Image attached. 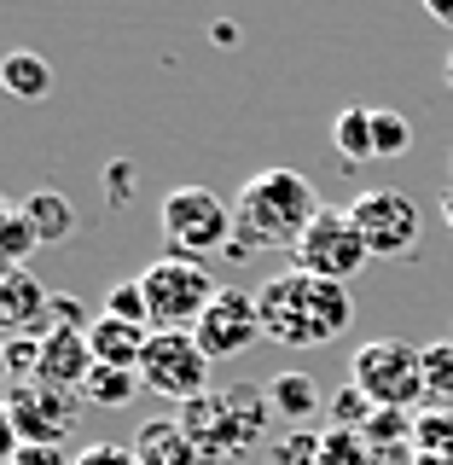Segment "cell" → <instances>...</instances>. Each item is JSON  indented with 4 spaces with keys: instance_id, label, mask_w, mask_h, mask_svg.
Wrapping results in <instances>:
<instances>
[{
    "instance_id": "obj_1",
    "label": "cell",
    "mask_w": 453,
    "mask_h": 465,
    "mask_svg": "<svg viewBox=\"0 0 453 465\" xmlns=\"http://www.w3.org/2000/svg\"><path fill=\"white\" fill-rule=\"evenodd\" d=\"M256 309H261V338L285 343V349L338 343L349 331V320H355L349 285L314 280V273H302V268H285V273H273V280H261Z\"/></svg>"
},
{
    "instance_id": "obj_27",
    "label": "cell",
    "mask_w": 453,
    "mask_h": 465,
    "mask_svg": "<svg viewBox=\"0 0 453 465\" xmlns=\"http://www.w3.org/2000/svg\"><path fill=\"white\" fill-rule=\"evenodd\" d=\"M105 314H116V320H128V326H145V331H152V309H145V291H140V280L116 285L111 297H105Z\"/></svg>"
},
{
    "instance_id": "obj_34",
    "label": "cell",
    "mask_w": 453,
    "mask_h": 465,
    "mask_svg": "<svg viewBox=\"0 0 453 465\" xmlns=\"http://www.w3.org/2000/svg\"><path fill=\"white\" fill-rule=\"evenodd\" d=\"M6 215H12V203H6V193H0V222H6Z\"/></svg>"
},
{
    "instance_id": "obj_18",
    "label": "cell",
    "mask_w": 453,
    "mask_h": 465,
    "mask_svg": "<svg viewBox=\"0 0 453 465\" xmlns=\"http://www.w3.org/2000/svg\"><path fill=\"white\" fill-rule=\"evenodd\" d=\"M331 145H338V157H349V163H367L372 152V111L367 105H343L338 116H331Z\"/></svg>"
},
{
    "instance_id": "obj_17",
    "label": "cell",
    "mask_w": 453,
    "mask_h": 465,
    "mask_svg": "<svg viewBox=\"0 0 453 465\" xmlns=\"http://www.w3.org/2000/svg\"><path fill=\"white\" fill-rule=\"evenodd\" d=\"M268 401H273V419H291V430H297V419H314L320 407H326L314 372H280L268 384Z\"/></svg>"
},
{
    "instance_id": "obj_28",
    "label": "cell",
    "mask_w": 453,
    "mask_h": 465,
    "mask_svg": "<svg viewBox=\"0 0 453 465\" xmlns=\"http://www.w3.org/2000/svg\"><path fill=\"white\" fill-rule=\"evenodd\" d=\"M76 465H134V448H116V442H87Z\"/></svg>"
},
{
    "instance_id": "obj_9",
    "label": "cell",
    "mask_w": 453,
    "mask_h": 465,
    "mask_svg": "<svg viewBox=\"0 0 453 465\" xmlns=\"http://www.w3.org/2000/svg\"><path fill=\"white\" fill-rule=\"evenodd\" d=\"M349 215H355V227H360L372 256H407L419 244V227H425V210L407 193H396V186H367V193L349 203Z\"/></svg>"
},
{
    "instance_id": "obj_2",
    "label": "cell",
    "mask_w": 453,
    "mask_h": 465,
    "mask_svg": "<svg viewBox=\"0 0 453 465\" xmlns=\"http://www.w3.org/2000/svg\"><path fill=\"white\" fill-rule=\"evenodd\" d=\"M320 198L314 181L302 169H256L251 181L239 186V203H232V256L244 251H297L302 232L314 227Z\"/></svg>"
},
{
    "instance_id": "obj_10",
    "label": "cell",
    "mask_w": 453,
    "mask_h": 465,
    "mask_svg": "<svg viewBox=\"0 0 453 465\" xmlns=\"http://www.w3.org/2000/svg\"><path fill=\"white\" fill-rule=\"evenodd\" d=\"M12 425H18V442H35V448H64V436L76 430V413H82V396L76 390H53V384H12Z\"/></svg>"
},
{
    "instance_id": "obj_29",
    "label": "cell",
    "mask_w": 453,
    "mask_h": 465,
    "mask_svg": "<svg viewBox=\"0 0 453 465\" xmlns=\"http://www.w3.org/2000/svg\"><path fill=\"white\" fill-rule=\"evenodd\" d=\"M6 465H76V460H70L64 448H35V442H24Z\"/></svg>"
},
{
    "instance_id": "obj_35",
    "label": "cell",
    "mask_w": 453,
    "mask_h": 465,
    "mask_svg": "<svg viewBox=\"0 0 453 465\" xmlns=\"http://www.w3.org/2000/svg\"><path fill=\"white\" fill-rule=\"evenodd\" d=\"M442 76H448V87H453V53H448V70H442Z\"/></svg>"
},
{
    "instance_id": "obj_21",
    "label": "cell",
    "mask_w": 453,
    "mask_h": 465,
    "mask_svg": "<svg viewBox=\"0 0 453 465\" xmlns=\"http://www.w3.org/2000/svg\"><path fill=\"white\" fill-rule=\"evenodd\" d=\"M320 465H378L372 442L360 430H320Z\"/></svg>"
},
{
    "instance_id": "obj_20",
    "label": "cell",
    "mask_w": 453,
    "mask_h": 465,
    "mask_svg": "<svg viewBox=\"0 0 453 465\" xmlns=\"http://www.w3.org/2000/svg\"><path fill=\"white\" fill-rule=\"evenodd\" d=\"M413 454H453V407H419L413 413Z\"/></svg>"
},
{
    "instance_id": "obj_19",
    "label": "cell",
    "mask_w": 453,
    "mask_h": 465,
    "mask_svg": "<svg viewBox=\"0 0 453 465\" xmlns=\"http://www.w3.org/2000/svg\"><path fill=\"white\" fill-rule=\"evenodd\" d=\"M145 390V378L134 367H94V378L82 384V401H94V407H128Z\"/></svg>"
},
{
    "instance_id": "obj_36",
    "label": "cell",
    "mask_w": 453,
    "mask_h": 465,
    "mask_svg": "<svg viewBox=\"0 0 453 465\" xmlns=\"http://www.w3.org/2000/svg\"><path fill=\"white\" fill-rule=\"evenodd\" d=\"M6 273H12V262H6V256H0V280H6Z\"/></svg>"
},
{
    "instance_id": "obj_32",
    "label": "cell",
    "mask_w": 453,
    "mask_h": 465,
    "mask_svg": "<svg viewBox=\"0 0 453 465\" xmlns=\"http://www.w3.org/2000/svg\"><path fill=\"white\" fill-rule=\"evenodd\" d=\"M436 210H442V222L453 227V186H448V193H442V203H436Z\"/></svg>"
},
{
    "instance_id": "obj_30",
    "label": "cell",
    "mask_w": 453,
    "mask_h": 465,
    "mask_svg": "<svg viewBox=\"0 0 453 465\" xmlns=\"http://www.w3.org/2000/svg\"><path fill=\"white\" fill-rule=\"evenodd\" d=\"M18 448H24V442H18V425H12V407L0 401V465L18 454Z\"/></svg>"
},
{
    "instance_id": "obj_4",
    "label": "cell",
    "mask_w": 453,
    "mask_h": 465,
    "mask_svg": "<svg viewBox=\"0 0 453 465\" xmlns=\"http://www.w3.org/2000/svg\"><path fill=\"white\" fill-rule=\"evenodd\" d=\"M349 384L367 390L372 407H396V413H419L425 390V349L401 343V338H372L355 349L349 361Z\"/></svg>"
},
{
    "instance_id": "obj_26",
    "label": "cell",
    "mask_w": 453,
    "mask_h": 465,
    "mask_svg": "<svg viewBox=\"0 0 453 465\" xmlns=\"http://www.w3.org/2000/svg\"><path fill=\"white\" fill-rule=\"evenodd\" d=\"M326 413H331V425L338 430H367V419L378 413V407L367 401V390H355V384H343L338 396L326 401Z\"/></svg>"
},
{
    "instance_id": "obj_31",
    "label": "cell",
    "mask_w": 453,
    "mask_h": 465,
    "mask_svg": "<svg viewBox=\"0 0 453 465\" xmlns=\"http://www.w3.org/2000/svg\"><path fill=\"white\" fill-rule=\"evenodd\" d=\"M425 12H430V24H448L453 29V0H425Z\"/></svg>"
},
{
    "instance_id": "obj_25",
    "label": "cell",
    "mask_w": 453,
    "mask_h": 465,
    "mask_svg": "<svg viewBox=\"0 0 453 465\" xmlns=\"http://www.w3.org/2000/svg\"><path fill=\"white\" fill-rule=\"evenodd\" d=\"M425 390H430L436 407L453 401V338H442V343L425 349Z\"/></svg>"
},
{
    "instance_id": "obj_3",
    "label": "cell",
    "mask_w": 453,
    "mask_h": 465,
    "mask_svg": "<svg viewBox=\"0 0 453 465\" xmlns=\"http://www.w3.org/2000/svg\"><path fill=\"white\" fill-rule=\"evenodd\" d=\"M268 419H273L268 384L210 390V396H198V401L181 407V425H186V436L198 442L203 465H222V460H232V454H244V448H256L261 430H268Z\"/></svg>"
},
{
    "instance_id": "obj_22",
    "label": "cell",
    "mask_w": 453,
    "mask_h": 465,
    "mask_svg": "<svg viewBox=\"0 0 453 465\" xmlns=\"http://www.w3.org/2000/svg\"><path fill=\"white\" fill-rule=\"evenodd\" d=\"M261 465H320V430H285L261 448Z\"/></svg>"
},
{
    "instance_id": "obj_6",
    "label": "cell",
    "mask_w": 453,
    "mask_h": 465,
    "mask_svg": "<svg viewBox=\"0 0 453 465\" xmlns=\"http://www.w3.org/2000/svg\"><path fill=\"white\" fill-rule=\"evenodd\" d=\"M157 222H163L169 256H186V262H203L210 251L232 244V203H222L210 186H174V193H163Z\"/></svg>"
},
{
    "instance_id": "obj_14",
    "label": "cell",
    "mask_w": 453,
    "mask_h": 465,
    "mask_svg": "<svg viewBox=\"0 0 453 465\" xmlns=\"http://www.w3.org/2000/svg\"><path fill=\"white\" fill-rule=\"evenodd\" d=\"M134 465H203V454L181 419H145L134 430Z\"/></svg>"
},
{
    "instance_id": "obj_15",
    "label": "cell",
    "mask_w": 453,
    "mask_h": 465,
    "mask_svg": "<svg viewBox=\"0 0 453 465\" xmlns=\"http://www.w3.org/2000/svg\"><path fill=\"white\" fill-rule=\"evenodd\" d=\"M0 94L6 99H24V105H41L53 94V64L29 47H12L0 58Z\"/></svg>"
},
{
    "instance_id": "obj_8",
    "label": "cell",
    "mask_w": 453,
    "mask_h": 465,
    "mask_svg": "<svg viewBox=\"0 0 453 465\" xmlns=\"http://www.w3.org/2000/svg\"><path fill=\"white\" fill-rule=\"evenodd\" d=\"M367 262H372V251H367V239H360L349 210H320L314 227L302 232V244L291 251V268L314 273V280H338V285H349Z\"/></svg>"
},
{
    "instance_id": "obj_23",
    "label": "cell",
    "mask_w": 453,
    "mask_h": 465,
    "mask_svg": "<svg viewBox=\"0 0 453 465\" xmlns=\"http://www.w3.org/2000/svg\"><path fill=\"white\" fill-rule=\"evenodd\" d=\"M372 152L378 157H407L413 152V123L401 111H372Z\"/></svg>"
},
{
    "instance_id": "obj_37",
    "label": "cell",
    "mask_w": 453,
    "mask_h": 465,
    "mask_svg": "<svg viewBox=\"0 0 453 465\" xmlns=\"http://www.w3.org/2000/svg\"><path fill=\"white\" fill-rule=\"evenodd\" d=\"M407 465H419V460H407Z\"/></svg>"
},
{
    "instance_id": "obj_33",
    "label": "cell",
    "mask_w": 453,
    "mask_h": 465,
    "mask_svg": "<svg viewBox=\"0 0 453 465\" xmlns=\"http://www.w3.org/2000/svg\"><path fill=\"white\" fill-rule=\"evenodd\" d=\"M419 465H453V454H413Z\"/></svg>"
},
{
    "instance_id": "obj_24",
    "label": "cell",
    "mask_w": 453,
    "mask_h": 465,
    "mask_svg": "<svg viewBox=\"0 0 453 465\" xmlns=\"http://www.w3.org/2000/svg\"><path fill=\"white\" fill-rule=\"evenodd\" d=\"M41 251V239H35V227H29V215L24 210H12L6 222H0V256L12 262V268H29V256Z\"/></svg>"
},
{
    "instance_id": "obj_13",
    "label": "cell",
    "mask_w": 453,
    "mask_h": 465,
    "mask_svg": "<svg viewBox=\"0 0 453 465\" xmlns=\"http://www.w3.org/2000/svg\"><path fill=\"white\" fill-rule=\"evenodd\" d=\"M145 343H152V331H145V326H128V320H116L105 309H99L94 326H87V349H94L99 367H134L140 372Z\"/></svg>"
},
{
    "instance_id": "obj_38",
    "label": "cell",
    "mask_w": 453,
    "mask_h": 465,
    "mask_svg": "<svg viewBox=\"0 0 453 465\" xmlns=\"http://www.w3.org/2000/svg\"><path fill=\"white\" fill-rule=\"evenodd\" d=\"M448 174H453V163H448Z\"/></svg>"
},
{
    "instance_id": "obj_5",
    "label": "cell",
    "mask_w": 453,
    "mask_h": 465,
    "mask_svg": "<svg viewBox=\"0 0 453 465\" xmlns=\"http://www.w3.org/2000/svg\"><path fill=\"white\" fill-rule=\"evenodd\" d=\"M140 291H145V309H152V331H192L198 314L222 297L215 273L186 256H157L140 273Z\"/></svg>"
},
{
    "instance_id": "obj_16",
    "label": "cell",
    "mask_w": 453,
    "mask_h": 465,
    "mask_svg": "<svg viewBox=\"0 0 453 465\" xmlns=\"http://www.w3.org/2000/svg\"><path fill=\"white\" fill-rule=\"evenodd\" d=\"M18 210L29 215V227H35V239H41V251L47 244H64V239H76V203H70L64 193H53V186H41V193H29Z\"/></svg>"
},
{
    "instance_id": "obj_11",
    "label": "cell",
    "mask_w": 453,
    "mask_h": 465,
    "mask_svg": "<svg viewBox=\"0 0 453 465\" xmlns=\"http://www.w3.org/2000/svg\"><path fill=\"white\" fill-rule=\"evenodd\" d=\"M192 338L203 343L210 361H227V355H244L256 338H261V309H256V291H239V285H222V297L198 314Z\"/></svg>"
},
{
    "instance_id": "obj_7",
    "label": "cell",
    "mask_w": 453,
    "mask_h": 465,
    "mask_svg": "<svg viewBox=\"0 0 453 465\" xmlns=\"http://www.w3.org/2000/svg\"><path fill=\"white\" fill-rule=\"evenodd\" d=\"M140 378L152 396L186 407V401L210 396V355H203V343L192 331H152V343L140 355Z\"/></svg>"
},
{
    "instance_id": "obj_12",
    "label": "cell",
    "mask_w": 453,
    "mask_h": 465,
    "mask_svg": "<svg viewBox=\"0 0 453 465\" xmlns=\"http://www.w3.org/2000/svg\"><path fill=\"white\" fill-rule=\"evenodd\" d=\"M47 302L53 291L29 268H12L0 280V338H47Z\"/></svg>"
}]
</instances>
